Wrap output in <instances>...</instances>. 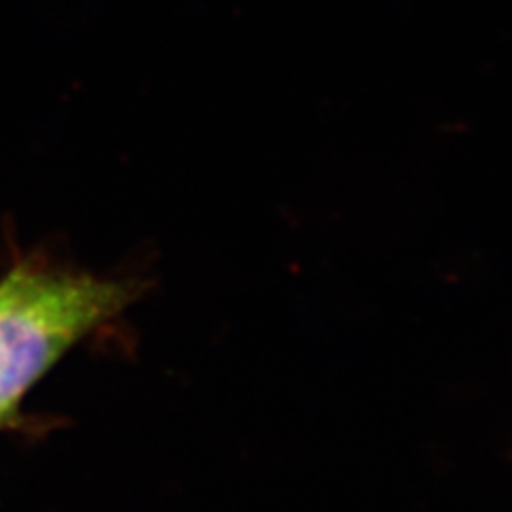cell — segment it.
Here are the masks:
<instances>
[{
  "label": "cell",
  "instance_id": "6da1fadb",
  "mask_svg": "<svg viewBox=\"0 0 512 512\" xmlns=\"http://www.w3.org/2000/svg\"><path fill=\"white\" fill-rule=\"evenodd\" d=\"M133 291L52 269L11 271L0 282V419L69 346L124 310Z\"/></svg>",
  "mask_w": 512,
  "mask_h": 512
}]
</instances>
